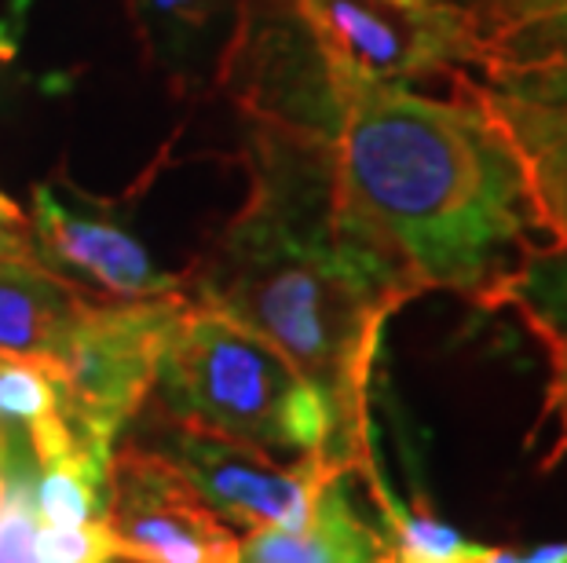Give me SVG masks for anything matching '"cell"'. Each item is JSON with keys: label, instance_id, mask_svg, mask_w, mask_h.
Here are the masks:
<instances>
[{"label": "cell", "instance_id": "603a6c76", "mask_svg": "<svg viewBox=\"0 0 567 563\" xmlns=\"http://www.w3.org/2000/svg\"><path fill=\"white\" fill-rule=\"evenodd\" d=\"M553 4H560V0H538V4L530 8V11H542V8H553ZM530 11H527V15H530Z\"/></svg>", "mask_w": 567, "mask_h": 563}, {"label": "cell", "instance_id": "5bb4252c", "mask_svg": "<svg viewBox=\"0 0 567 563\" xmlns=\"http://www.w3.org/2000/svg\"><path fill=\"white\" fill-rule=\"evenodd\" d=\"M373 505L381 512V534L389 553L400 563H473L484 545L468 542L451 523L440 520L425 501H400L381 476V465L373 461L367 472Z\"/></svg>", "mask_w": 567, "mask_h": 563}, {"label": "cell", "instance_id": "ffe728a7", "mask_svg": "<svg viewBox=\"0 0 567 563\" xmlns=\"http://www.w3.org/2000/svg\"><path fill=\"white\" fill-rule=\"evenodd\" d=\"M468 15L476 19V27L484 38H491L494 30H502V27H509V22L516 19H524L530 8L538 4V0H457Z\"/></svg>", "mask_w": 567, "mask_h": 563}, {"label": "cell", "instance_id": "7402d4cb", "mask_svg": "<svg viewBox=\"0 0 567 563\" xmlns=\"http://www.w3.org/2000/svg\"><path fill=\"white\" fill-rule=\"evenodd\" d=\"M16 469H38V461H33V453L27 447L0 439V509H4V501H8L11 472H16Z\"/></svg>", "mask_w": 567, "mask_h": 563}, {"label": "cell", "instance_id": "8992f818", "mask_svg": "<svg viewBox=\"0 0 567 563\" xmlns=\"http://www.w3.org/2000/svg\"><path fill=\"white\" fill-rule=\"evenodd\" d=\"M184 293L154 301H106L84 307L78 330L55 358L66 395V421L95 461L111 465L117 436L147 406L158 344Z\"/></svg>", "mask_w": 567, "mask_h": 563}, {"label": "cell", "instance_id": "4fadbf2b", "mask_svg": "<svg viewBox=\"0 0 567 563\" xmlns=\"http://www.w3.org/2000/svg\"><path fill=\"white\" fill-rule=\"evenodd\" d=\"M0 439L27 447L38 469L66 458L95 461L66 421L63 377L48 358L0 352ZM95 465L111 469L103 461Z\"/></svg>", "mask_w": 567, "mask_h": 563}, {"label": "cell", "instance_id": "44dd1931", "mask_svg": "<svg viewBox=\"0 0 567 563\" xmlns=\"http://www.w3.org/2000/svg\"><path fill=\"white\" fill-rule=\"evenodd\" d=\"M473 563H567V542L538 549H480Z\"/></svg>", "mask_w": 567, "mask_h": 563}, {"label": "cell", "instance_id": "ba28073f", "mask_svg": "<svg viewBox=\"0 0 567 563\" xmlns=\"http://www.w3.org/2000/svg\"><path fill=\"white\" fill-rule=\"evenodd\" d=\"M103 520L114 553L128 563H238L243 534L195 494V487L143 442L117 447L106 469Z\"/></svg>", "mask_w": 567, "mask_h": 563}, {"label": "cell", "instance_id": "9a60e30c", "mask_svg": "<svg viewBox=\"0 0 567 563\" xmlns=\"http://www.w3.org/2000/svg\"><path fill=\"white\" fill-rule=\"evenodd\" d=\"M509 307L546 347H567V246L535 249L487 311Z\"/></svg>", "mask_w": 567, "mask_h": 563}, {"label": "cell", "instance_id": "7a4b0ae2", "mask_svg": "<svg viewBox=\"0 0 567 563\" xmlns=\"http://www.w3.org/2000/svg\"><path fill=\"white\" fill-rule=\"evenodd\" d=\"M330 70V66H326ZM333 176L352 220L414 279L476 307L549 246L535 184L473 77L451 95L330 70Z\"/></svg>", "mask_w": 567, "mask_h": 563}, {"label": "cell", "instance_id": "cb8c5ba5", "mask_svg": "<svg viewBox=\"0 0 567 563\" xmlns=\"http://www.w3.org/2000/svg\"><path fill=\"white\" fill-rule=\"evenodd\" d=\"M381 563H400V560H395L392 553H384V556H381Z\"/></svg>", "mask_w": 567, "mask_h": 563}, {"label": "cell", "instance_id": "30bf717a", "mask_svg": "<svg viewBox=\"0 0 567 563\" xmlns=\"http://www.w3.org/2000/svg\"><path fill=\"white\" fill-rule=\"evenodd\" d=\"M143 63L176 95L220 92L246 0H125Z\"/></svg>", "mask_w": 567, "mask_h": 563}, {"label": "cell", "instance_id": "9c48e42d", "mask_svg": "<svg viewBox=\"0 0 567 563\" xmlns=\"http://www.w3.org/2000/svg\"><path fill=\"white\" fill-rule=\"evenodd\" d=\"M30 227L41 260L106 301H154L184 293V274H168L128 231L63 206L52 187H33Z\"/></svg>", "mask_w": 567, "mask_h": 563}, {"label": "cell", "instance_id": "ac0fdd59", "mask_svg": "<svg viewBox=\"0 0 567 563\" xmlns=\"http://www.w3.org/2000/svg\"><path fill=\"white\" fill-rule=\"evenodd\" d=\"M0 260H27V263H44L38 238H33L30 217L0 190Z\"/></svg>", "mask_w": 567, "mask_h": 563}, {"label": "cell", "instance_id": "7c38bea8", "mask_svg": "<svg viewBox=\"0 0 567 563\" xmlns=\"http://www.w3.org/2000/svg\"><path fill=\"white\" fill-rule=\"evenodd\" d=\"M337 472L300 531H252L243 538L246 563H381L384 534L359 517L348 479Z\"/></svg>", "mask_w": 567, "mask_h": 563}, {"label": "cell", "instance_id": "2e32d148", "mask_svg": "<svg viewBox=\"0 0 567 563\" xmlns=\"http://www.w3.org/2000/svg\"><path fill=\"white\" fill-rule=\"evenodd\" d=\"M33 553L38 563H114V538L103 517L81 526H44L33 531Z\"/></svg>", "mask_w": 567, "mask_h": 563}, {"label": "cell", "instance_id": "d6986e66", "mask_svg": "<svg viewBox=\"0 0 567 563\" xmlns=\"http://www.w3.org/2000/svg\"><path fill=\"white\" fill-rule=\"evenodd\" d=\"M549 366H553V374H549L546 414H542V421L557 425V442H553V453L546 465H553L567 453V347H549Z\"/></svg>", "mask_w": 567, "mask_h": 563}, {"label": "cell", "instance_id": "277c9868", "mask_svg": "<svg viewBox=\"0 0 567 563\" xmlns=\"http://www.w3.org/2000/svg\"><path fill=\"white\" fill-rule=\"evenodd\" d=\"M326 66L370 85L476 77L487 38L457 0H293Z\"/></svg>", "mask_w": 567, "mask_h": 563}, {"label": "cell", "instance_id": "d4e9b609", "mask_svg": "<svg viewBox=\"0 0 567 563\" xmlns=\"http://www.w3.org/2000/svg\"><path fill=\"white\" fill-rule=\"evenodd\" d=\"M238 563H246V560H238Z\"/></svg>", "mask_w": 567, "mask_h": 563}, {"label": "cell", "instance_id": "e0dca14e", "mask_svg": "<svg viewBox=\"0 0 567 563\" xmlns=\"http://www.w3.org/2000/svg\"><path fill=\"white\" fill-rule=\"evenodd\" d=\"M33 476H38V469L11 472L8 501L0 509V563H38V553H33V531H38Z\"/></svg>", "mask_w": 567, "mask_h": 563}, {"label": "cell", "instance_id": "52a82bcc", "mask_svg": "<svg viewBox=\"0 0 567 563\" xmlns=\"http://www.w3.org/2000/svg\"><path fill=\"white\" fill-rule=\"evenodd\" d=\"M143 447L165 458L216 517L246 534L300 531L316 509L322 487L337 472H348L326 453H308V458L282 465L246 442L168 421Z\"/></svg>", "mask_w": 567, "mask_h": 563}, {"label": "cell", "instance_id": "3957f363", "mask_svg": "<svg viewBox=\"0 0 567 563\" xmlns=\"http://www.w3.org/2000/svg\"><path fill=\"white\" fill-rule=\"evenodd\" d=\"M162 421L246 442L264 453L337 461V414L330 399L252 330L184 293L154 363ZM341 465V461H337Z\"/></svg>", "mask_w": 567, "mask_h": 563}, {"label": "cell", "instance_id": "5b68a950", "mask_svg": "<svg viewBox=\"0 0 567 563\" xmlns=\"http://www.w3.org/2000/svg\"><path fill=\"white\" fill-rule=\"evenodd\" d=\"M473 81L524 154L549 246H567V0L494 30Z\"/></svg>", "mask_w": 567, "mask_h": 563}, {"label": "cell", "instance_id": "8fae6325", "mask_svg": "<svg viewBox=\"0 0 567 563\" xmlns=\"http://www.w3.org/2000/svg\"><path fill=\"white\" fill-rule=\"evenodd\" d=\"M95 296L48 263L0 260V352L55 363Z\"/></svg>", "mask_w": 567, "mask_h": 563}, {"label": "cell", "instance_id": "6da1fadb", "mask_svg": "<svg viewBox=\"0 0 567 563\" xmlns=\"http://www.w3.org/2000/svg\"><path fill=\"white\" fill-rule=\"evenodd\" d=\"M246 122L249 198L184 271V293L279 347L330 399L337 461L363 472L378 458L370 385L384 322L421 290L344 209L330 136Z\"/></svg>", "mask_w": 567, "mask_h": 563}]
</instances>
